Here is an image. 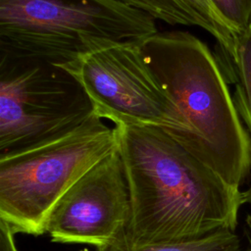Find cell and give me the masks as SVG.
Here are the masks:
<instances>
[{"mask_svg": "<svg viewBox=\"0 0 251 251\" xmlns=\"http://www.w3.org/2000/svg\"><path fill=\"white\" fill-rule=\"evenodd\" d=\"M137 41L188 126L181 146L239 188L251 170V139L215 54L183 30L158 31Z\"/></svg>", "mask_w": 251, "mask_h": 251, "instance_id": "obj_2", "label": "cell"}, {"mask_svg": "<svg viewBox=\"0 0 251 251\" xmlns=\"http://www.w3.org/2000/svg\"><path fill=\"white\" fill-rule=\"evenodd\" d=\"M246 224H247V226L249 227L250 234H251V215L247 216V218H246ZM250 244H251V237H250Z\"/></svg>", "mask_w": 251, "mask_h": 251, "instance_id": "obj_13", "label": "cell"}, {"mask_svg": "<svg viewBox=\"0 0 251 251\" xmlns=\"http://www.w3.org/2000/svg\"><path fill=\"white\" fill-rule=\"evenodd\" d=\"M211 1L238 34L251 25V0Z\"/></svg>", "mask_w": 251, "mask_h": 251, "instance_id": "obj_11", "label": "cell"}, {"mask_svg": "<svg viewBox=\"0 0 251 251\" xmlns=\"http://www.w3.org/2000/svg\"><path fill=\"white\" fill-rule=\"evenodd\" d=\"M154 20L169 25L198 26L217 41L222 55L235 57L238 33L220 14L211 0H117Z\"/></svg>", "mask_w": 251, "mask_h": 251, "instance_id": "obj_8", "label": "cell"}, {"mask_svg": "<svg viewBox=\"0 0 251 251\" xmlns=\"http://www.w3.org/2000/svg\"><path fill=\"white\" fill-rule=\"evenodd\" d=\"M130 199L118 149L83 175L61 198L47 226L51 240L124 251Z\"/></svg>", "mask_w": 251, "mask_h": 251, "instance_id": "obj_7", "label": "cell"}, {"mask_svg": "<svg viewBox=\"0 0 251 251\" xmlns=\"http://www.w3.org/2000/svg\"><path fill=\"white\" fill-rule=\"evenodd\" d=\"M228 82L234 84L233 101L251 139V25L237 36L235 57L214 53ZM243 204H251V185L242 192Z\"/></svg>", "mask_w": 251, "mask_h": 251, "instance_id": "obj_9", "label": "cell"}, {"mask_svg": "<svg viewBox=\"0 0 251 251\" xmlns=\"http://www.w3.org/2000/svg\"><path fill=\"white\" fill-rule=\"evenodd\" d=\"M15 233L10 225L0 219V251H18L14 240Z\"/></svg>", "mask_w": 251, "mask_h": 251, "instance_id": "obj_12", "label": "cell"}, {"mask_svg": "<svg viewBox=\"0 0 251 251\" xmlns=\"http://www.w3.org/2000/svg\"><path fill=\"white\" fill-rule=\"evenodd\" d=\"M117 149L115 126L94 114L66 132L0 154V219L16 233H45L65 193Z\"/></svg>", "mask_w": 251, "mask_h": 251, "instance_id": "obj_4", "label": "cell"}, {"mask_svg": "<svg viewBox=\"0 0 251 251\" xmlns=\"http://www.w3.org/2000/svg\"><path fill=\"white\" fill-rule=\"evenodd\" d=\"M114 126L130 199L124 251L234 231L243 204L239 188L159 127Z\"/></svg>", "mask_w": 251, "mask_h": 251, "instance_id": "obj_1", "label": "cell"}, {"mask_svg": "<svg viewBox=\"0 0 251 251\" xmlns=\"http://www.w3.org/2000/svg\"><path fill=\"white\" fill-rule=\"evenodd\" d=\"M101 251L120 250L104 249ZM141 251H240V241L234 231L219 229L193 240L154 245Z\"/></svg>", "mask_w": 251, "mask_h": 251, "instance_id": "obj_10", "label": "cell"}, {"mask_svg": "<svg viewBox=\"0 0 251 251\" xmlns=\"http://www.w3.org/2000/svg\"><path fill=\"white\" fill-rule=\"evenodd\" d=\"M94 114L83 87L64 68L0 54V154L66 132Z\"/></svg>", "mask_w": 251, "mask_h": 251, "instance_id": "obj_6", "label": "cell"}, {"mask_svg": "<svg viewBox=\"0 0 251 251\" xmlns=\"http://www.w3.org/2000/svg\"><path fill=\"white\" fill-rule=\"evenodd\" d=\"M158 32L155 20L117 0H0V54L70 63Z\"/></svg>", "mask_w": 251, "mask_h": 251, "instance_id": "obj_3", "label": "cell"}, {"mask_svg": "<svg viewBox=\"0 0 251 251\" xmlns=\"http://www.w3.org/2000/svg\"><path fill=\"white\" fill-rule=\"evenodd\" d=\"M88 95L95 114L117 125L155 126L180 145L188 126L136 40L109 44L60 66Z\"/></svg>", "mask_w": 251, "mask_h": 251, "instance_id": "obj_5", "label": "cell"}]
</instances>
